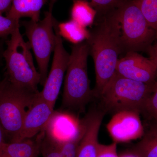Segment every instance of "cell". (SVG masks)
<instances>
[{
    "label": "cell",
    "instance_id": "cell-28",
    "mask_svg": "<svg viewBox=\"0 0 157 157\" xmlns=\"http://www.w3.org/2000/svg\"><path fill=\"white\" fill-rule=\"evenodd\" d=\"M4 39H2L0 40V65L2 63V60L4 59L3 54L5 49L4 48Z\"/></svg>",
    "mask_w": 157,
    "mask_h": 157
},
{
    "label": "cell",
    "instance_id": "cell-21",
    "mask_svg": "<svg viewBox=\"0 0 157 157\" xmlns=\"http://www.w3.org/2000/svg\"><path fill=\"white\" fill-rule=\"evenodd\" d=\"M157 122V81L155 82L144 105L143 113Z\"/></svg>",
    "mask_w": 157,
    "mask_h": 157
},
{
    "label": "cell",
    "instance_id": "cell-13",
    "mask_svg": "<svg viewBox=\"0 0 157 157\" xmlns=\"http://www.w3.org/2000/svg\"><path fill=\"white\" fill-rule=\"evenodd\" d=\"M45 131L40 132L36 140L31 138L16 142H5L0 149V157H38Z\"/></svg>",
    "mask_w": 157,
    "mask_h": 157
},
{
    "label": "cell",
    "instance_id": "cell-26",
    "mask_svg": "<svg viewBox=\"0 0 157 157\" xmlns=\"http://www.w3.org/2000/svg\"><path fill=\"white\" fill-rule=\"evenodd\" d=\"M150 59L157 68V41L151 49Z\"/></svg>",
    "mask_w": 157,
    "mask_h": 157
},
{
    "label": "cell",
    "instance_id": "cell-10",
    "mask_svg": "<svg viewBox=\"0 0 157 157\" xmlns=\"http://www.w3.org/2000/svg\"><path fill=\"white\" fill-rule=\"evenodd\" d=\"M107 131L116 143L141 138L144 132L139 113L122 111L117 113L107 125Z\"/></svg>",
    "mask_w": 157,
    "mask_h": 157
},
{
    "label": "cell",
    "instance_id": "cell-1",
    "mask_svg": "<svg viewBox=\"0 0 157 157\" xmlns=\"http://www.w3.org/2000/svg\"><path fill=\"white\" fill-rule=\"evenodd\" d=\"M89 46L96 73L94 97L99 98L116 72L120 54L123 52L119 33L111 12L92 32L86 40Z\"/></svg>",
    "mask_w": 157,
    "mask_h": 157
},
{
    "label": "cell",
    "instance_id": "cell-7",
    "mask_svg": "<svg viewBox=\"0 0 157 157\" xmlns=\"http://www.w3.org/2000/svg\"><path fill=\"white\" fill-rule=\"evenodd\" d=\"M56 1L50 0L48 11L45 12L42 20L36 22L30 20L21 22L36 57L41 76L40 84L42 86L45 84L48 76V64L56 44V36L54 32L55 19L52 15L54 5Z\"/></svg>",
    "mask_w": 157,
    "mask_h": 157
},
{
    "label": "cell",
    "instance_id": "cell-25",
    "mask_svg": "<svg viewBox=\"0 0 157 157\" xmlns=\"http://www.w3.org/2000/svg\"><path fill=\"white\" fill-rule=\"evenodd\" d=\"M13 0H0V14L7 13L11 8Z\"/></svg>",
    "mask_w": 157,
    "mask_h": 157
},
{
    "label": "cell",
    "instance_id": "cell-3",
    "mask_svg": "<svg viewBox=\"0 0 157 157\" xmlns=\"http://www.w3.org/2000/svg\"><path fill=\"white\" fill-rule=\"evenodd\" d=\"M153 84L135 81L115 72L99 97L104 111L114 114L122 111L143 113Z\"/></svg>",
    "mask_w": 157,
    "mask_h": 157
},
{
    "label": "cell",
    "instance_id": "cell-18",
    "mask_svg": "<svg viewBox=\"0 0 157 157\" xmlns=\"http://www.w3.org/2000/svg\"><path fill=\"white\" fill-rule=\"evenodd\" d=\"M85 130V124L83 120H82L79 129L75 136L65 141H57L62 157H76L78 144L84 135Z\"/></svg>",
    "mask_w": 157,
    "mask_h": 157
},
{
    "label": "cell",
    "instance_id": "cell-6",
    "mask_svg": "<svg viewBox=\"0 0 157 157\" xmlns=\"http://www.w3.org/2000/svg\"><path fill=\"white\" fill-rule=\"evenodd\" d=\"M4 79L0 92V124L10 142H15L27 111L39 91L12 84L6 77Z\"/></svg>",
    "mask_w": 157,
    "mask_h": 157
},
{
    "label": "cell",
    "instance_id": "cell-15",
    "mask_svg": "<svg viewBox=\"0 0 157 157\" xmlns=\"http://www.w3.org/2000/svg\"><path fill=\"white\" fill-rule=\"evenodd\" d=\"M152 122L130 152L138 157H157V122Z\"/></svg>",
    "mask_w": 157,
    "mask_h": 157
},
{
    "label": "cell",
    "instance_id": "cell-2",
    "mask_svg": "<svg viewBox=\"0 0 157 157\" xmlns=\"http://www.w3.org/2000/svg\"><path fill=\"white\" fill-rule=\"evenodd\" d=\"M89 54V46L86 40L72 47L64 79L62 100L63 107L83 109L94 97L88 74Z\"/></svg>",
    "mask_w": 157,
    "mask_h": 157
},
{
    "label": "cell",
    "instance_id": "cell-8",
    "mask_svg": "<svg viewBox=\"0 0 157 157\" xmlns=\"http://www.w3.org/2000/svg\"><path fill=\"white\" fill-rule=\"evenodd\" d=\"M57 23L55 20L54 30L56 36V44L51 68L43 89L39 92L40 97L53 108L61 88L70 57V54L64 47L62 37L59 33Z\"/></svg>",
    "mask_w": 157,
    "mask_h": 157
},
{
    "label": "cell",
    "instance_id": "cell-11",
    "mask_svg": "<svg viewBox=\"0 0 157 157\" xmlns=\"http://www.w3.org/2000/svg\"><path fill=\"white\" fill-rule=\"evenodd\" d=\"M39 92L27 111L16 141L33 138L38 133L45 131L54 113L53 107L40 97Z\"/></svg>",
    "mask_w": 157,
    "mask_h": 157
},
{
    "label": "cell",
    "instance_id": "cell-20",
    "mask_svg": "<svg viewBox=\"0 0 157 157\" xmlns=\"http://www.w3.org/2000/svg\"><path fill=\"white\" fill-rule=\"evenodd\" d=\"M40 153L43 157H62L58 142L45 132L41 142Z\"/></svg>",
    "mask_w": 157,
    "mask_h": 157
},
{
    "label": "cell",
    "instance_id": "cell-12",
    "mask_svg": "<svg viewBox=\"0 0 157 157\" xmlns=\"http://www.w3.org/2000/svg\"><path fill=\"white\" fill-rule=\"evenodd\" d=\"M105 114L104 110H92L82 120L85 132L78 144L76 157H98V135Z\"/></svg>",
    "mask_w": 157,
    "mask_h": 157
},
{
    "label": "cell",
    "instance_id": "cell-14",
    "mask_svg": "<svg viewBox=\"0 0 157 157\" xmlns=\"http://www.w3.org/2000/svg\"><path fill=\"white\" fill-rule=\"evenodd\" d=\"M47 0H13L6 13V17L17 21L21 17H28L37 22L40 21V11Z\"/></svg>",
    "mask_w": 157,
    "mask_h": 157
},
{
    "label": "cell",
    "instance_id": "cell-29",
    "mask_svg": "<svg viewBox=\"0 0 157 157\" xmlns=\"http://www.w3.org/2000/svg\"><path fill=\"white\" fill-rule=\"evenodd\" d=\"M138 157L135 155L133 154L132 153L129 152L128 153L125 154L123 155H121L120 157Z\"/></svg>",
    "mask_w": 157,
    "mask_h": 157
},
{
    "label": "cell",
    "instance_id": "cell-17",
    "mask_svg": "<svg viewBox=\"0 0 157 157\" xmlns=\"http://www.w3.org/2000/svg\"><path fill=\"white\" fill-rule=\"evenodd\" d=\"M97 14V11L84 0L74 1L72 11V19L86 28L92 24Z\"/></svg>",
    "mask_w": 157,
    "mask_h": 157
},
{
    "label": "cell",
    "instance_id": "cell-4",
    "mask_svg": "<svg viewBox=\"0 0 157 157\" xmlns=\"http://www.w3.org/2000/svg\"><path fill=\"white\" fill-rule=\"evenodd\" d=\"M111 12L123 52H137L153 41L156 31L148 25L135 0H125Z\"/></svg>",
    "mask_w": 157,
    "mask_h": 157
},
{
    "label": "cell",
    "instance_id": "cell-27",
    "mask_svg": "<svg viewBox=\"0 0 157 157\" xmlns=\"http://www.w3.org/2000/svg\"><path fill=\"white\" fill-rule=\"evenodd\" d=\"M6 135H5V132L4 130L0 124V149L2 148V146L5 142H6Z\"/></svg>",
    "mask_w": 157,
    "mask_h": 157
},
{
    "label": "cell",
    "instance_id": "cell-23",
    "mask_svg": "<svg viewBox=\"0 0 157 157\" xmlns=\"http://www.w3.org/2000/svg\"><path fill=\"white\" fill-rule=\"evenodd\" d=\"M20 27L19 21L3 16L0 14V38L6 39Z\"/></svg>",
    "mask_w": 157,
    "mask_h": 157
},
{
    "label": "cell",
    "instance_id": "cell-24",
    "mask_svg": "<svg viewBox=\"0 0 157 157\" xmlns=\"http://www.w3.org/2000/svg\"><path fill=\"white\" fill-rule=\"evenodd\" d=\"M98 157H119L117 143L114 142L109 145L100 144L98 146Z\"/></svg>",
    "mask_w": 157,
    "mask_h": 157
},
{
    "label": "cell",
    "instance_id": "cell-16",
    "mask_svg": "<svg viewBox=\"0 0 157 157\" xmlns=\"http://www.w3.org/2000/svg\"><path fill=\"white\" fill-rule=\"evenodd\" d=\"M57 28L62 38L74 45L84 42L90 36V33L86 28L72 19L66 22H58Z\"/></svg>",
    "mask_w": 157,
    "mask_h": 157
},
{
    "label": "cell",
    "instance_id": "cell-19",
    "mask_svg": "<svg viewBox=\"0 0 157 157\" xmlns=\"http://www.w3.org/2000/svg\"><path fill=\"white\" fill-rule=\"evenodd\" d=\"M149 26L157 31V0H135Z\"/></svg>",
    "mask_w": 157,
    "mask_h": 157
},
{
    "label": "cell",
    "instance_id": "cell-9",
    "mask_svg": "<svg viewBox=\"0 0 157 157\" xmlns=\"http://www.w3.org/2000/svg\"><path fill=\"white\" fill-rule=\"evenodd\" d=\"M116 72L121 76L147 84H153L157 68L150 59L136 52H128L118 60Z\"/></svg>",
    "mask_w": 157,
    "mask_h": 157
},
{
    "label": "cell",
    "instance_id": "cell-5",
    "mask_svg": "<svg viewBox=\"0 0 157 157\" xmlns=\"http://www.w3.org/2000/svg\"><path fill=\"white\" fill-rule=\"evenodd\" d=\"M29 42H26L19 28L7 41L3 57L6 63L7 80L12 84L38 91L41 76L34 65Z\"/></svg>",
    "mask_w": 157,
    "mask_h": 157
},
{
    "label": "cell",
    "instance_id": "cell-22",
    "mask_svg": "<svg viewBox=\"0 0 157 157\" xmlns=\"http://www.w3.org/2000/svg\"><path fill=\"white\" fill-rule=\"evenodd\" d=\"M73 1L76 0H73ZM87 2V0H84ZM92 7L97 11V13L105 14L117 8L125 0H88Z\"/></svg>",
    "mask_w": 157,
    "mask_h": 157
},
{
    "label": "cell",
    "instance_id": "cell-30",
    "mask_svg": "<svg viewBox=\"0 0 157 157\" xmlns=\"http://www.w3.org/2000/svg\"><path fill=\"white\" fill-rule=\"evenodd\" d=\"M4 79H3V80H0V92H1V90H2V87L3 86V85H4Z\"/></svg>",
    "mask_w": 157,
    "mask_h": 157
}]
</instances>
